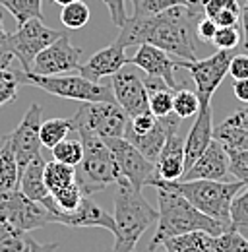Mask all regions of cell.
I'll return each mask as SVG.
<instances>
[{"instance_id": "obj_1", "label": "cell", "mask_w": 248, "mask_h": 252, "mask_svg": "<svg viewBox=\"0 0 248 252\" xmlns=\"http://www.w3.org/2000/svg\"><path fill=\"white\" fill-rule=\"evenodd\" d=\"M202 14V10L179 4L148 18L128 16L117 41L124 49L148 43L181 61H196V26Z\"/></svg>"}, {"instance_id": "obj_2", "label": "cell", "mask_w": 248, "mask_h": 252, "mask_svg": "<svg viewBox=\"0 0 248 252\" xmlns=\"http://www.w3.org/2000/svg\"><path fill=\"white\" fill-rule=\"evenodd\" d=\"M157 202H159L157 229H155V235L150 241L148 249H155L165 239L175 237V235H183V233H190V231H206L212 237H217L229 229L225 223L202 214L198 208H194L186 200L185 196H181L175 190L157 187Z\"/></svg>"}, {"instance_id": "obj_3", "label": "cell", "mask_w": 248, "mask_h": 252, "mask_svg": "<svg viewBox=\"0 0 248 252\" xmlns=\"http://www.w3.org/2000/svg\"><path fill=\"white\" fill-rule=\"evenodd\" d=\"M115 245L111 252H134L140 237L157 220L155 208L142 196V190L134 189L124 177L117 181L115 190Z\"/></svg>"}, {"instance_id": "obj_4", "label": "cell", "mask_w": 248, "mask_h": 252, "mask_svg": "<svg viewBox=\"0 0 248 252\" xmlns=\"http://www.w3.org/2000/svg\"><path fill=\"white\" fill-rule=\"evenodd\" d=\"M152 187H163V189L175 190L181 196H185L186 200L198 208L202 214L214 218V220L225 223L227 227H231L229 221V208L233 198L245 189L247 185L241 181H206V179H198V181H163V179H155Z\"/></svg>"}, {"instance_id": "obj_5", "label": "cell", "mask_w": 248, "mask_h": 252, "mask_svg": "<svg viewBox=\"0 0 248 252\" xmlns=\"http://www.w3.org/2000/svg\"><path fill=\"white\" fill-rule=\"evenodd\" d=\"M74 132L84 146V158L76 167V181L84 196H92L111 185H117L121 171L107 142L82 125H74Z\"/></svg>"}, {"instance_id": "obj_6", "label": "cell", "mask_w": 248, "mask_h": 252, "mask_svg": "<svg viewBox=\"0 0 248 252\" xmlns=\"http://www.w3.org/2000/svg\"><path fill=\"white\" fill-rule=\"evenodd\" d=\"M22 84L35 86L51 95H57L62 99L78 101V103H95V101H115L113 90L78 76H39L35 72H18Z\"/></svg>"}, {"instance_id": "obj_7", "label": "cell", "mask_w": 248, "mask_h": 252, "mask_svg": "<svg viewBox=\"0 0 248 252\" xmlns=\"http://www.w3.org/2000/svg\"><path fill=\"white\" fill-rule=\"evenodd\" d=\"M0 218L20 233L30 235L31 231L55 223L49 210L28 198L20 189L0 194Z\"/></svg>"}, {"instance_id": "obj_8", "label": "cell", "mask_w": 248, "mask_h": 252, "mask_svg": "<svg viewBox=\"0 0 248 252\" xmlns=\"http://www.w3.org/2000/svg\"><path fill=\"white\" fill-rule=\"evenodd\" d=\"M233 59V51H217L208 59L196 61H177L179 68L188 70L190 78L196 84V94L200 97V109L212 107V97L221 86L223 78L229 74V63Z\"/></svg>"}, {"instance_id": "obj_9", "label": "cell", "mask_w": 248, "mask_h": 252, "mask_svg": "<svg viewBox=\"0 0 248 252\" xmlns=\"http://www.w3.org/2000/svg\"><path fill=\"white\" fill-rule=\"evenodd\" d=\"M72 123L86 126L103 140L123 138L128 125V115L117 101H95V103H82Z\"/></svg>"}, {"instance_id": "obj_10", "label": "cell", "mask_w": 248, "mask_h": 252, "mask_svg": "<svg viewBox=\"0 0 248 252\" xmlns=\"http://www.w3.org/2000/svg\"><path fill=\"white\" fill-rule=\"evenodd\" d=\"M61 35L62 32L51 30L49 26L43 24V20L33 18L8 35V51L12 53L14 59L20 61L24 72H31L37 55L43 49H47L53 41H57Z\"/></svg>"}, {"instance_id": "obj_11", "label": "cell", "mask_w": 248, "mask_h": 252, "mask_svg": "<svg viewBox=\"0 0 248 252\" xmlns=\"http://www.w3.org/2000/svg\"><path fill=\"white\" fill-rule=\"evenodd\" d=\"M105 142L115 156L121 177H124L138 190H142L144 187H152V183L159 177L154 161H150L138 148H134L124 136L123 138H107Z\"/></svg>"}, {"instance_id": "obj_12", "label": "cell", "mask_w": 248, "mask_h": 252, "mask_svg": "<svg viewBox=\"0 0 248 252\" xmlns=\"http://www.w3.org/2000/svg\"><path fill=\"white\" fill-rule=\"evenodd\" d=\"M41 123H43V107L33 103L28 113L24 115V119L20 121V125L16 126V130L12 134H8L14 156L18 161L20 173L30 165L35 158L41 156Z\"/></svg>"}, {"instance_id": "obj_13", "label": "cell", "mask_w": 248, "mask_h": 252, "mask_svg": "<svg viewBox=\"0 0 248 252\" xmlns=\"http://www.w3.org/2000/svg\"><path fill=\"white\" fill-rule=\"evenodd\" d=\"M80 57H82V49L72 47L68 33L62 32L57 41H53L47 49H43L37 55L31 72L39 76H61L66 72L78 70L82 64Z\"/></svg>"}, {"instance_id": "obj_14", "label": "cell", "mask_w": 248, "mask_h": 252, "mask_svg": "<svg viewBox=\"0 0 248 252\" xmlns=\"http://www.w3.org/2000/svg\"><path fill=\"white\" fill-rule=\"evenodd\" d=\"M113 78V95L115 101L124 109V113L130 117L142 115L150 111V101H148V90L144 84V78L136 70L123 68L119 70Z\"/></svg>"}, {"instance_id": "obj_15", "label": "cell", "mask_w": 248, "mask_h": 252, "mask_svg": "<svg viewBox=\"0 0 248 252\" xmlns=\"http://www.w3.org/2000/svg\"><path fill=\"white\" fill-rule=\"evenodd\" d=\"M179 126H181V119L175 113H171L167 117H157V123L150 130H144V132L124 130V138L134 148H138L150 161L155 163L157 158H159V152H161L163 144H165V140H167V136L179 132Z\"/></svg>"}, {"instance_id": "obj_16", "label": "cell", "mask_w": 248, "mask_h": 252, "mask_svg": "<svg viewBox=\"0 0 248 252\" xmlns=\"http://www.w3.org/2000/svg\"><path fill=\"white\" fill-rule=\"evenodd\" d=\"M128 64L140 68L148 76H157V78L165 80L167 86L173 92L181 86V84H177V76H175L177 70H179L177 61L173 59V55L157 49L154 45H148V43L140 45V49L136 51V55L132 59H128Z\"/></svg>"}, {"instance_id": "obj_17", "label": "cell", "mask_w": 248, "mask_h": 252, "mask_svg": "<svg viewBox=\"0 0 248 252\" xmlns=\"http://www.w3.org/2000/svg\"><path fill=\"white\" fill-rule=\"evenodd\" d=\"M229 175V154L223 148V144L214 138L206 152L194 161V165L183 175L181 181H227Z\"/></svg>"}, {"instance_id": "obj_18", "label": "cell", "mask_w": 248, "mask_h": 252, "mask_svg": "<svg viewBox=\"0 0 248 252\" xmlns=\"http://www.w3.org/2000/svg\"><path fill=\"white\" fill-rule=\"evenodd\" d=\"M55 223H61L72 229H80V227H101L107 229L115 235L117 231V223L111 214H107L101 206H97L90 196H84L82 204L78 206V210L74 212H59L55 216Z\"/></svg>"}, {"instance_id": "obj_19", "label": "cell", "mask_w": 248, "mask_h": 252, "mask_svg": "<svg viewBox=\"0 0 248 252\" xmlns=\"http://www.w3.org/2000/svg\"><path fill=\"white\" fill-rule=\"evenodd\" d=\"M128 64V57L124 55V47L115 39L109 47L97 51L86 64H80V74L92 82H97L105 76H115Z\"/></svg>"}, {"instance_id": "obj_20", "label": "cell", "mask_w": 248, "mask_h": 252, "mask_svg": "<svg viewBox=\"0 0 248 252\" xmlns=\"http://www.w3.org/2000/svg\"><path fill=\"white\" fill-rule=\"evenodd\" d=\"M212 140H214V111H212V107H208V109H200V113L196 115V121L185 140L186 171L206 152V148L212 144Z\"/></svg>"}, {"instance_id": "obj_21", "label": "cell", "mask_w": 248, "mask_h": 252, "mask_svg": "<svg viewBox=\"0 0 248 252\" xmlns=\"http://www.w3.org/2000/svg\"><path fill=\"white\" fill-rule=\"evenodd\" d=\"M157 167V175L163 181H181L183 175L186 173L185 165V140L183 136H179V132L169 134L159 158L155 161Z\"/></svg>"}, {"instance_id": "obj_22", "label": "cell", "mask_w": 248, "mask_h": 252, "mask_svg": "<svg viewBox=\"0 0 248 252\" xmlns=\"http://www.w3.org/2000/svg\"><path fill=\"white\" fill-rule=\"evenodd\" d=\"M18 189L22 190L28 198H31L33 202L41 204V206H47L53 196L45 185V159L35 158L30 165L20 173V187Z\"/></svg>"}, {"instance_id": "obj_23", "label": "cell", "mask_w": 248, "mask_h": 252, "mask_svg": "<svg viewBox=\"0 0 248 252\" xmlns=\"http://www.w3.org/2000/svg\"><path fill=\"white\" fill-rule=\"evenodd\" d=\"M212 239L214 237L206 231H190L165 239L161 247L167 252H214Z\"/></svg>"}, {"instance_id": "obj_24", "label": "cell", "mask_w": 248, "mask_h": 252, "mask_svg": "<svg viewBox=\"0 0 248 252\" xmlns=\"http://www.w3.org/2000/svg\"><path fill=\"white\" fill-rule=\"evenodd\" d=\"M20 187V167L14 156L10 138L4 136L0 142V194Z\"/></svg>"}, {"instance_id": "obj_25", "label": "cell", "mask_w": 248, "mask_h": 252, "mask_svg": "<svg viewBox=\"0 0 248 252\" xmlns=\"http://www.w3.org/2000/svg\"><path fill=\"white\" fill-rule=\"evenodd\" d=\"M76 183H78L76 181V167L64 165L61 161H55V159L45 163V185L51 192V196L70 189Z\"/></svg>"}, {"instance_id": "obj_26", "label": "cell", "mask_w": 248, "mask_h": 252, "mask_svg": "<svg viewBox=\"0 0 248 252\" xmlns=\"http://www.w3.org/2000/svg\"><path fill=\"white\" fill-rule=\"evenodd\" d=\"M204 16L216 22L217 28L239 26L241 4L237 0H208L204 6Z\"/></svg>"}, {"instance_id": "obj_27", "label": "cell", "mask_w": 248, "mask_h": 252, "mask_svg": "<svg viewBox=\"0 0 248 252\" xmlns=\"http://www.w3.org/2000/svg\"><path fill=\"white\" fill-rule=\"evenodd\" d=\"M74 132L72 119H49L41 123V144L49 150H53L57 144H61L64 138H68Z\"/></svg>"}, {"instance_id": "obj_28", "label": "cell", "mask_w": 248, "mask_h": 252, "mask_svg": "<svg viewBox=\"0 0 248 252\" xmlns=\"http://www.w3.org/2000/svg\"><path fill=\"white\" fill-rule=\"evenodd\" d=\"M173 113L183 121L200 113V97L186 86H179L173 94Z\"/></svg>"}, {"instance_id": "obj_29", "label": "cell", "mask_w": 248, "mask_h": 252, "mask_svg": "<svg viewBox=\"0 0 248 252\" xmlns=\"http://www.w3.org/2000/svg\"><path fill=\"white\" fill-rule=\"evenodd\" d=\"M43 0H0V4L16 18V22L22 26L28 20L39 18L43 20V8H41Z\"/></svg>"}, {"instance_id": "obj_30", "label": "cell", "mask_w": 248, "mask_h": 252, "mask_svg": "<svg viewBox=\"0 0 248 252\" xmlns=\"http://www.w3.org/2000/svg\"><path fill=\"white\" fill-rule=\"evenodd\" d=\"M229 221L233 229H237L248 239V185L233 198L229 208Z\"/></svg>"}, {"instance_id": "obj_31", "label": "cell", "mask_w": 248, "mask_h": 252, "mask_svg": "<svg viewBox=\"0 0 248 252\" xmlns=\"http://www.w3.org/2000/svg\"><path fill=\"white\" fill-rule=\"evenodd\" d=\"M82 158H84V146L80 138H64L61 144L53 148V159L61 161L64 165L78 167Z\"/></svg>"}, {"instance_id": "obj_32", "label": "cell", "mask_w": 248, "mask_h": 252, "mask_svg": "<svg viewBox=\"0 0 248 252\" xmlns=\"http://www.w3.org/2000/svg\"><path fill=\"white\" fill-rule=\"evenodd\" d=\"M90 16H92L90 6L84 4L82 0H78V2H72V4L62 6L61 22L62 26L68 28V30H82L84 26H88Z\"/></svg>"}, {"instance_id": "obj_33", "label": "cell", "mask_w": 248, "mask_h": 252, "mask_svg": "<svg viewBox=\"0 0 248 252\" xmlns=\"http://www.w3.org/2000/svg\"><path fill=\"white\" fill-rule=\"evenodd\" d=\"M212 247L214 252H248V239L237 229L229 227L212 239Z\"/></svg>"}, {"instance_id": "obj_34", "label": "cell", "mask_w": 248, "mask_h": 252, "mask_svg": "<svg viewBox=\"0 0 248 252\" xmlns=\"http://www.w3.org/2000/svg\"><path fill=\"white\" fill-rule=\"evenodd\" d=\"M134 6V14L138 18H148V16H155L159 12H165L173 6L179 4H186L185 0H130Z\"/></svg>"}, {"instance_id": "obj_35", "label": "cell", "mask_w": 248, "mask_h": 252, "mask_svg": "<svg viewBox=\"0 0 248 252\" xmlns=\"http://www.w3.org/2000/svg\"><path fill=\"white\" fill-rule=\"evenodd\" d=\"M20 84L22 82L18 72H12L10 68H0V107L16 99Z\"/></svg>"}, {"instance_id": "obj_36", "label": "cell", "mask_w": 248, "mask_h": 252, "mask_svg": "<svg viewBox=\"0 0 248 252\" xmlns=\"http://www.w3.org/2000/svg\"><path fill=\"white\" fill-rule=\"evenodd\" d=\"M241 41H243V33L239 26H225V28H217L212 43L217 47V51H233L241 45Z\"/></svg>"}, {"instance_id": "obj_37", "label": "cell", "mask_w": 248, "mask_h": 252, "mask_svg": "<svg viewBox=\"0 0 248 252\" xmlns=\"http://www.w3.org/2000/svg\"><path fill=\"white\" fill-rule=\"evenodd\" d=\"M229 173L235 181L248 185V150H229Z\"/></svg>"}, {"instance_id": "obj_38", "label": "cell", "mask_w": 248, "mask_h": 252, "mask_svg": "<svg viewBox=\"0 0 248 252\" xmlns=\"http://www.w3.org/2000/svg\"><path fill=\"white\" fill-rule=\"evenodd\" d=\"M28 237L26 233H20L16 229L6 231L0 237V252H26L28 251Z\"/></svg>"}, {"instance_id": "obj_39", "label": "cell", "mask_w": 248, "mask_h": 252, "mask_svg": "<svg viewBox=\"0 0 248 252\" xmlns=\"http://www.w3.org/2000/svg\"><path fill=\"white\" fill-rule=\"evenodd\" d=\"M229 76L233 80H247L248 78V55H233L229 63Z\"/></svg>"}, {"instance_id": "obj_40", "label": "cell", "mask_w": 248, "mask_h": 252, "mask_svg": "<svg viewBox=\"0 0 248 252\" xmlns=\"http://www.w3.org/2000/svg\"><path fill=\"white\" fill-rule=\"evenodd\" d=\"M109 12H111V20L117 28H123L126 22V10H124V0H105Z\"/></svg>"}, {"instance_id": "obj_41", "label": "cell", "mask_w": 248, "mask_h": 252, "mask_svg": "<svg viewBox=\"0 0 248 252\" xmlns=\"http://www.w3.org/2000/svg\"><path fill=\"white\" fill-rule=\"evenodd\" d=\"M8 35L10 33L4 30V18H2V12H0V64L4 68H8L10 63L14 61L12 53L8 51Z\"/></svg>"}, {"instance_id": "obj_42", "label": "cell", "mask_w": 248, "mask_h": 252, "mask_svg": "<svg viewBox=\"0 0 248 252\" xmlns=\"http://www.w3.org/2000/svg\"><path fill=\"white\" fill-rule=\"evenodd\" d=\"M216 32H217V24L212 22L210 18L200 20L198 26H196V37H198L200 41H214Z\"/></svg>"}, {"instance_id": "obj_43", "label": "cell", "mask_w": 248, "mask_h": 252, "mask_svg": "<svg viewBox=\"0 0 248 252\" xmlns=\"http://www.w3.org/2000/svg\"><path fill=\"white\" fill-rule=\"evenodd\" d=\"M233 94H235V97H237L241 103H247L248 105V78L247 80H235V84H233Z\"/></svg>"}, {"instance_id": "obj_44", "label": "cell", "mask_w": 248, "mask_h": 252, "mask_svg": "<svg viewBox=\"0 0 248 252\" xmlns=\"http://www.w3.org/2000/svg\"><path fill=\"white\" fill-rule=\"evenodd\" d=\"M59 249V243H47V245H41L37 243L35 239L28 237V252H55Z\"/></svg>"}, {"instance_id": "obj_45", "label": "cell", "mask_w": 248, "mask_h": 252, "mask_svg": "<svg viewBox=\"0 0 248 252\" xmlns=\"http://www.w3.org/2000/svg\"><path fill=\"white\" fill-rule=\"evenodd\" d=\"M241 30H243V47L248 51V4L241 8V18H239Z\"/></svg>"}, {"instance_id": "obj_46", "label": "cell", "mask_w": 248, "mask_h": 252, "mask_svg": "<svg viewBox=\"0 0 248 252\" xmlns=\"http://www.w3.org/2000/svg\"><path fill=\"white\" fill-rule=\"evenodd\" d=\"M186 6H190V8H196V10H202L204 12V6H206V2L208 0H185Z\"/></svg>"}, {"instance_id": "obj_47", "label": "cell", "mask_w": 248, "mask_h": 252, "mask_svg": "<svg viewBox=\"0 0 248 252\" xmlns=\"http://www.w3.org/2000/svg\"><path fill=\"white\" fill-rule=\"evenodd\" d=\"M57 4H61V6H66V4H72V2H78V0H55Z\"/></svg>"}, {"instance_id": "obj_48", "label": "cell", "mask_w": 248, "mask_h": 252, "mask_svg": "<svg viewBox=\"0 0 248 252\" xmlns=\"http://www.w3.org/2000/svg\"><path fill=\"white\" fill-rule=\"evenodd\" d=\"M0 68H4V66H2V64H0Z\"/></svg>"}, {"instance_id": "obj_49", "label": "cell", "mask_w": 248, "mask_h": 252, "mask_svg": "<svg viewBox=\"0 0 248 252\" xmlns=\"http://www.w3.org/2000/svg\"><path fill=\"white\" fill-rule=\"evenodd\" d=\"M247 4H248V0H247Z\"/></svg>"}, {"instance_id": "obj_50", "label": "cell", "mask_w": 248, "mask_h": 252, "mask_svg": "<svg viewBox=\"0 0 248 252\" xmlns=\"http://www.w3.org/2000/svg\"><path fill=\"white\" fill-rule=\"evenodd\" d=\"M103 2H105V0H103Z\"/></svg>"}]
</instances>
